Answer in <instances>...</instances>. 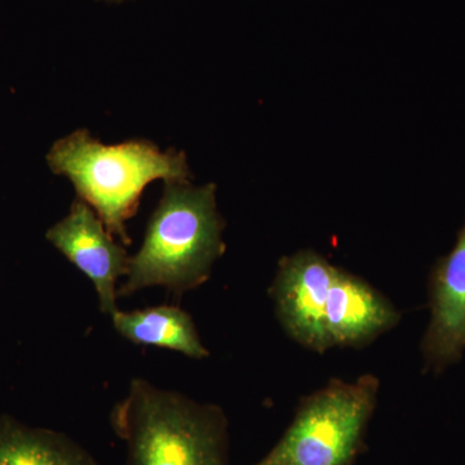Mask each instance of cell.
<instances>
[{"label": "cell", "mask_w": 465, "mask_h": 465, "mask_svg": "<svg viewBox=\"0 0 465 465\" xmlns=\"http://www.w3.org/2000/svg\"><path fill=\"white\" fill-rule=\"evenodd\" d=\"M224 226L213 183H166L118 298L153 286L180 296L207 282L225 252Z\"/></svg>", "instance_id": "obj_1"}, {"label": "cell", "mask_w": 465, "mask_h": 465, "mask_svg": "<svg viewBox=\"0 0 465 465\" xmlns=\"http://www.w3.org/2000/svg\"><path fill=\"white\" fill-rule=\"evenodd\" d=\"M52 173L74 185L79 200L94 208L112 235L130 243L125 223L136 213L143 189L154 180L189 183L186 155L155 143L131 140L105 145L85 130L67 134L47 154Z\"/></svg>", "instance_id": "obj_2"}, {"label": "cell", "mask_w": 465, "mask_h": 465, "mask_svg": "<svg viewBox=\"0 0 465 465\" xmlns=\"http://www.w3.org/2000/svg\"><path fill=\"white\" fill-rule=\"evenodd\" d=\"M110 424L125 443L128 465H229L224 410L145 379H134Z\"/></svg>", "instance_id": "obj_3"}, {"label": "cell", "mask_w": 465, "mask_h": 465, "mask_svg": "<svg viewBox=\"0 0 465 465\" xmlns=\"http://www.w3.org/2000/svg\"><path fill=\"white\" fill-rule=\"evenodd\" d=\"M379 390L372 374L353 382L332 379L300 401L282 439L253 465H354L366 449Z\"/></svg>", "instance_id": "obj_4"}, {"label": "cell", "mask_w": 465, "mask_h": 465, "mask_svg": "<svg viewBox=\"0 0 465 465\" xmlns=\"http://www.w3.org/2000/svg\"><path fill=\"white\" fill-rule=\"evenodd\" d=\"M339 268L313 250L284 256L271 287L278 321L293 341L326 353L332 348L326 329V307Z\"/></svg>", "instance_id": "obj_5"}, {"label": "cell", "mask_w": 465, "mask_h": 465, "mask_svg": "<svg viewBox=\"0 0 465 465\" xmlns=\"http://www.w3.org/2000/svg\"><path fill=\"white\" fill-rule=\"evenodd\" d=\"M45 237L94 283L101 312L112 316L118 311L116 283L127 275L130 258L94 208L75 201L70 213L48 229Z\"/></svg>", "instance_id": "obj_6"}, {"label": "cell", "mask_w": 465, "mask_h": 465, "mask_svg": "<svg viewBox=\"0 0 465 465\" xmlns=\"http://www.w3.org/2000/svg\"><path fill=\"white\" fill-rule=\"evenodd\" d=\"M430 320L421 341L427 371L440 374L465 351V223L455 246L430 275Z\"/></svg>", "instance_id": "obj_7"}, {"label": "cell", "mask_w": 465, "mask_h": 465, "mask_svg": "<svg viewBox=\"0 0 465 465\" xmlns=\"http://www.w3.org/2000/svg\"><path fill=\"white\" fill-rule=\"evenodd\" d=\"M400 312L363 278L339 268L326 307V329L333 347L362 348L396 327Z\"/></svg>", "instance_id": "obj_8"}, {"label": "cell", "mask_w": 465, "mask_h": 465, "mask_svg": "<svg viewBox=\"0 0 465 465\" xmlns=\"http://www.w3.org/2000/svg\"><path fill=\"white\" fill-rule=\"evenodd\" d=\"M110 317L116 332L134 344L170 349L193 360H203L210 354L191 314L176 305L133 312L118 309Z\"/></svg>", "instance_id": "obj_9"}, {"label": "cell", "mask_w": 465, "mask_h": 465, "mask_svg": "<svg viewBox=\"0 0 465 465\" xmlns=\"http://www.w3.org/2000/svg\"><path fill=\"white\" fill-rule=\"evenodd\" d=\"M0 465H99L66 434L0 416Z\"/></svg>", "instance_id": "obj_10"}]
</instances>
